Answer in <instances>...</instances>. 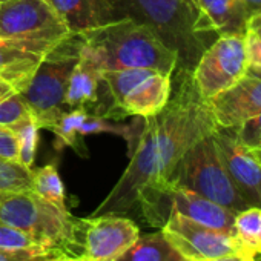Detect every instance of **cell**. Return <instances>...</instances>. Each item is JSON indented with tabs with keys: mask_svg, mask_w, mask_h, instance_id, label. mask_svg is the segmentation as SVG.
<instances>
[{
	"mask_svg": "<svg viewBox=\"0 0 261 261\" xmlns=\"http://www.w3.org/2000/svg\"><path fill=\"white\" fill-rule=\"evenodd\" d=\"M220 36H246L249 16L240 0H195Z\"/></svg>",
	"mask_w": 261,
	"mask_h": 261,
	"instance_id": "d6986e66",
	"label": "cell"
},
{
	"mask_svg": "<svg viewBox=\"0 0 261 261\" xmlns=\"http://www.w3.org/2000/svg\"><path fill=\"white\" fill-rule=\"evenodd\" d=\"M69 256L60 247L0 249V261H57Z\"/></svg>",
	"mask_w": 261,
	"mask_h": 261,
	"instance_id": "d4e9b609",
	"label": "cell"
},
{
	"mask_svg": "<svg viewBox=\"0 0 261 261\" xmlns=\"http://www.w3.org/2000/svg\"><path fill=\"white\" fill-rule=\"evenodd\" d=\"M13 92H16V91L11 85H8L4 80H0V101H2L4 98H7L8 95H11Z\"/></svg>",
	"mask_w": 261,
	"mask_h": 261,
	"instance_id": "d6a6232c",
	"label": "cell"
},
{
	"mask_svg": "<svg viewBox=\"0 0 261 261\" xmlns=\"http://www.w3.org/2000/svg\"><path fill=\"white\" fill-rule=\"evenodd\" d=\"M57 261H88V259H83V258H79V256H65V258L57 259Z\"/></svg>",
	"mask_w": 261,
	"mask_h": 261,
	"instance_id": "e575fe53",
	"label": "cell"
},
{
	"mask_svg": "<svg viewBox=\"0 0 261 261\" xmlns=\"http://www.w3.org/2000/svg\"><path fill=\"white\" fill-rule=\"evenodd\" d=\"M246 49L249 65L261 68V39L252 33H246Z\"/></svg>",
	"mask_w": 261,
	"mask_h": 261,
	"instance_id": "f546056e",
	"label": "cell"
},
{
	"mask_svg": "<svg viewBox=\"0 0 261 261\" xmlns=\"http://www.w3.org/2000/svg\"><path fill=\"white\" fill-rule=\"evenodd\" d=\"M218 157L247 206L261 207V163L252 148L244 145L235 127H217L212 134Z\"/></svg>",
	"mask_w": 261,
	"mask_h": 261,
	"instance_id": "4fadbf2b",
	"label": "cell"
},
{
	"mask_svg": "<svg viewBox=\"0 0 261 261\" xmlns=\"http://www.w3.org/2000/svg\"><path fill=\"white\" fill-rule=\"evenodd\" d=\"M80 37V36H79ZM103 83V71L98 63L80 46L79 59L72 68L65 105L68 109H86L98 101V88Z\"/></svg>",
	"mask_w": 261,
	"mask_h": 261,
	"instance_id": "e0dca14e",
	"label": "cell"
},
{
	"mask_svg": "<svg viewBox=\"0 0 261 261\" xmlns=\"http://www.w3.org/2000/svg\"><path fill=\"white\" fill-rule=\"evenodd\" d=\"M172 188L195 192L235 214L249 207L230 181L212 136L195 143L180 159L169 180V189Z\"/></svg>",
	"mask_w": 261,
	"mask_h": 261,
	"instance_id": "8992f818",
	"label": "cell"
},
{
	"mask_svg": "<svg viewBox=\"0 0 261 261\" xmlns=\"http://www.w3.org/2000/svg\"><path fill=\"white\" fill-rule=\"evenodd\" d=\"M235 233L247 252L261 256V207L250 206L235 215Z\"/></svg>",
	"mask_w": 261,
	"mask_h": 261,
	"instance_id": "7402d4cb",
	"label": "cell"
},
{
	"mask_svg": "<svg viewBox=\"0 0 261 261\" xmlns=\"http://www.w3.org/2000/svg\"><path fill=\"white\" fill-rule=\"evenodd\" d=\"M0 221L33 235L43 246L60 247L75 256L77 218L33 191L0 192Z\"/></svg>",
	"mask_w": 261,
	"mask_h": 261,
	"instance_id": "277c9868",
	"label": "cell"
},
{
	"mask_svg": "<svg viewBox=\"0 0 261 261\" xmlns=\"http://www.w3.org/2000/svg\"><path fill=\"white\" fill-rule=\"evenodd\" d=\"M247 31L261 39V11L253 14L247 22Z\"/></svg>",
	"mask_w": 261,
	"mask_h": 261,
	"instance_id": "4dcf8cb0",
	"label": "cell"
},
{
	"mask_svg": "<svg viewBox=\"0 0 261 261\" xmlns=\"http://www.w3.org/2000/svg\"><path fill=\"white\" fill-rule=\"evenodd\" d=\"M240 2H241V5L244 7V10H246V13H247V16H249V19H250L253 14H256V13L261 11V0H240Z\"/></svg>",
	"mask_w": 261,
	"mask_h": 261,
	"instance_id": "1f68e13d",
	"label": "cell"
},
{
	"mask_svg": "<svg viewBox=\"0 0 261 261\" xmlns=\"http://www.w3.org/2000/svg\"><path fill=\"white\" fill-rule=\"evenodd\" d=\"M103 83L111 94L114 109L121 112L120 117L155 115L168 105L172 91L171 74L145 68L105 71Z\"/></svg>",
	"mask_w": 261,
	"mask_h": 261,
	"instance_id": "ba28073f",
	"label": "cell"
},
{
	"mask_svg": "<svg viewBox=\"0 0 261 261\" xmlns=\"http://www.w3.org/2000/svg\"><path fill=\"white\" fill-rule=\"evenodd\" d=\"M183 261H188V259H183Z\"/></svg>",
	"mask_w": 261,
	"mask_h": 261,
	"instance_id": "f35d334b",
	"label": "cell"
},
{
	"mask_svg": "<svg viewBox=\"0 0 261 261\" xmlns=\"http://www.w3.org/2000/svg\"><path fill=\"white\" fill-rule=\"evenodd\" d=\"M20 247H48L43 246L33 235L0 221V249H20Z\"/></svg>",
	"mask_w": 261,
	"mask_h": 261,
	"instance_id": "4316f807",
	"label": "cell"
},
{
	"mask_svg": "<svg viewBox=\"0 0 261 261\" xmlns=\"http://www.w3.org/2000/svg\"><path fill=\"white\" fill-rule=\"evenodd\" d=\"M80 37L72 36L42 59L28 86L20 92L31 108L39 127L53 123L66 111L65 98L72 68L79 59Z\"/></svg>",
	"mask_w": 261,
	"mask_h": 261,
	"instance_id": "52a82bcc",
	"label": "cell"
},
{
	"mask_svg": "<svg viewBox=\"0 0 261 261\" xmlns=\"http://www.w3.org/2000/svg\"><path fill=\"white\" fill-rule=\"evenodd\" d=\"M0 159L19 162V143L14 130L0 124Z\"/></svg>",
	"mask_w": 261,
	"mask_h": 261,
	"instance_id": "f1b7e54d",
	"label": "cell"
},
{
	"mask_svg": "<svg viewBox=\"0 0 261 261\" xmlns=\"http://www.w3.org/2000/svg\"><path fill=\"white\" fill-rule=\"evenodd\" d=\"M4 2H8V0H0V4H4Z\"/></svg>",
	"mask_w": 261,
	"mask_h": 261,
	"instance_id": "8d00e7d4",
	"label": "cell"
},
{
	"mask_svg": "<svg viewBox=\"0 0 261 261\" xmlns=\"http://www.w3.org/2000/svg\"><path fill=\"white\" fill-rule=\"evenodd\" d=\"M33 117L34 114L20 92H13L0 101V124L2 126L13 127Z\"/></svg>",
	"mask_w": 261,
	"mask_h": 261,
	"instance_id": "484cf974",
	"label": "cell"
},
{
	"mask_svg": "<svg viewBox=\"0 0 261 261\" xmlns=\"http://www.w3.org/2000/svg\"><path fill=\"white\" fill-rule=\"evenodd\" d=\"M162 230L175 250L188 261H209L224 256H241L256 261L235 232L203 226L175 211L169 212Z\"/></svg>",
	"mask_w": 261,
	"mask_h": 261,
	"instance_id": "9c48e42d",
	"label": "cell"
},
{
	"mask_svg": "<svg viewBox=\"0 0 261 261\" xmlns=\"http://www.w3.org/2000/svg\"><path fill=\"white\" fill-rule=\"evenodd\" d=\"M14 134L17 137L19 143V163H22L27 168L33 169L36 151H37V142H39V124L36 118H28L13 127Z\"/></svg>",
	"mask_w": 261,
	"mask_h": 261,
	"instance_id": "cb8c5ba5",
	"label": "cell"
},
{
	"mask_svg": "<svg viewBox=\"0 0 261 261\" xmlns=\"http://www.w3.org/2000/svg\"><path fill=\"white\" fill-rule=\"evenodd\" d=\"M256 148H261V143H259V145H258V146H256Z\"/></svg>",
	"mask_w": 261,
	"mask_h": 261,
	"instance_id": "74e56055",
	"label": "cell"
},
{
	"mask_svg": "<svg viewBox=\"0 0 261 261\" xmlns=\"http://www.w3.org/2000/svg\"><path fill=\"white\" fill-rule=\"evenodd\" d=\"M163 230L139 237L117 261H183Z\"/></svg>",
	"mask_w": 261,
	"mask_h": 261,
	"instance_id": "ffe728a7",
	"label": "cell"
},
{
	"mask_svg": "<svg viewBox=\"0 0 261 261\" xmlns=\"http://www.w3.org/2000/svg\"><path fill=\"white\" fill-rule=\"evenodd\" d=\"M172 75L175 82L168 105L159 114L145 118L127 168L92 215H120L140 206L151 226L162 229L166 223L171 212L169 180L177 163L218 127L192 72L175 69Z\"/></svg>",
	"mask_w": 261,
	"mask_h": 261,
	"instance_id": "6da1fadb",
	"label": "cell"
},
{
	"mask_svg": "<svg viewBox=\"0 0 261 261\" xmlns=\"http://www.w3.org/2000/svg\"><path fill=\"white\" fill-rule=\"evenodd\" d=\"M117 20L148 27L177 56V69L192 72L203 53L220 37L195 0H111Z\"/></svg>",
	"mask_w": 261,
	"mask_h": 261,
	"instance_id": "7a4b0ae2",
	"label": "cell"
},
{
	"mask_svg": "<svg viewBox=\"0 0 261 261\" xmlns=\"http://www.w3.org/2000/svg\"><path fill=\"white\" fill-rule=\"evenodd\" d=\"M249 66L246 36H220L192 71L200 94L209 100L235 85Z\"/></svg>",
	"mask_w": 261,
	"mask_h": 261,
	"instance_id": "8fae6325",
	"label": "cell"
},
{
	"mask_svg": "<svg viewBox=\"0 0 261 261\" xmlns=\"http://www.w3.org/2000/svg\"><path fill=\"white\" fill-rule=\"evenodd\" d=\"M43 57L28 53L0 39V80L7 82L16 92H22Z\"/></svg>",
	"mask_w": 261,
	"mask_h": 261,
	"instance_id": "ac0fdd59",
	"label": "cell"
},
{
	"mask_svg": "<svg viewBox=\"0 0 261 261\" xmlns=\"http://www.w3.org/2000/svg\"><path fill=\"white\" fill-rule=\"evenodd\" d=\"M33 192L54 206L68 211L65 186L59 175L57 163H49L43 168L33 169Z\"/></svg>",
	"mask_w": 261,
	"mask_h": 261,
	"instance_id": "44dd1931",
	"label": "cell"
},
{
	"mask_svg": "<svg viewBox=\"0 0 261 261\" xmlns=\"http://www.w3.org/2000/svg\"><path fill=\"white\" fill-rule=\"evenodd\" d=\"M220 127H237L261 114V68L249 65L241 79L207 100Z\"/></svg>",
	"mask_w": 261,
	"mask_h": 261,
	"instance_id": "5bb4252c",
	"label": "cell"
},
{
	"mask_svg": "<svg viewBox=\"0 0 261 261\" xmlns=\"http://www.w3.org/2000/svg\"><path fill=\"white\" fill-rule=\"evenodd\" d=\"M80 46L103 72L145 68L172 75L177 69L175 53L166 48L148 27L130 19L80 34Z\"/></svg>",
	"mask_w": 261,
	"mask_h": 261,
	"instance_id": "3957f363",
	"label": "cell"
},
{
	"mask_svg": "<svg viewBox=\"0 0 261 261\" xmlns=\"http://www.w3.org/2000/svg\"><path fill=\"white\" fill-rule=\"evenodd\" d=\"M33 191V169L16 160L0 159V192Z\"/></svg>",
	"mask_w": 261,
	"mask_h": 261,
	"instance_id": "603a6c76",
	"label": "cell"
},
{
	"mask_svg": "<svg viewBox=\"0 0 261 261\" xmlns=\"http://www.w3.org/2000/svg\"><path fill=\"white\" fill-rule=\"evenodd\" d=\"M238 139L249 148H256L261 143V114L246 120L235 127Z\"/></svg>",
	"mask_w": 261,
	"mask_h": 261,
	"instance_id": "83f0119b",
	"label": "cell"
},
{
	"mask_svg": "<svg viewBox=\"0 0 261 261\" xmlns=\"http://www.w3.org/2000/svg\"><path fill=\"white\" fill-rule=\"evenodd\" d=\"M74 34L46 0H8L0 4V39L46 57Z\"/></svg>",
	"mask_w": 261,
	"mask_h": 261,
	"instance_id": "5b68a950",
	"label": "cell"
},
{
	"mask_svg": "<svg viewBox=\"0 0 261 261\" xmlns=\"http://www.w3.org/2000/svg\"><path fill=\"white\" fill-rule=\"evenodd\" d=\"M139 237L136 223L120 215L77 218L75 256L88 261H117Z\"/></svg>",
	"mask_w": 261,
	"mask_h": 261,
	"instance_id": "30bf717a",
	"label": "cell"
},
{
	"mask_svg": "<svg viewBox=\"0 0 261 261\" xmlns=\"http://www.w3.org/2000/svg\"><path fill=\"white\" fill-rule=\"evenodd\" d=\"M252 151H253L255 157L258 159V162L261 163V148H252Z\"/></svg>",
	"mask_w": 261,
	"mask_h": 261,
	"instance_id": "d590c367",
	"label": "cell"
},
{
	"mask_svg": "<svg viewBox=\"0 0 261 261\" xmlns=\"http://www.w3.org/2000/svg\"><path fill=\"white\" fill-rule=\"evenodd\" d=\"M168 195L171 211H175L203 226L224 232H235L237 214L227 207L186 189L172 188L169 189Z\"/></svg>",
	"mask_w": 261,
	"mask_h": 261,
	"instance_id": "2e32d148",
	"label": "cell"
},
{
	"mask_svg": "<svg viewBox=\"0 0 261 261\" xmlns=\"http://www.w3.org/2000/svg\"><path fill=\"white\" fill-rule=\"evenodd\" d=\"M209 261H252V259H246L241 256H224V258H217V259H209Z\"/></svg>",
	"mask_w": 261,
	"mask_h": 261,
	"instance_id": "836d02e7",
	"label": "cell"
},
{
	"mask_svg": "<svg viewBox=\"0 0 261 261\" xmlns=\"http://www.w3.org/2000/svg\"><path fill=\"white\" fill-rule=\"evenodd\" d=\"M48 130L56 136V149L72 148L82 157H88L85 137L92 134L109 133L126 140L129 155L134 152L143 126L137 124H120L108 120L105 115L89 114L86 109H66L53 123L46 126Z\"/></svg>",
	"mask_w": 261,
	"mask_h": 261,
	"instance_id": "7c38bea8",
	"label": "cell"
},
{
	"mask_svg": "<svg viewBox=\"0 0 261 261\" xmlns=\"http://www.w3.org/2000/svg\"><path fill=\"white\" fill-rule=\"evenodd\" d=\"M46 2L74 36L117 22L111 0H46Z\"/></svg>",
	"mask_w": 261,
	"mask_h": 261,
	"instance_id": "9a60e30c",
	"label": "cell"
}]
</instances>
